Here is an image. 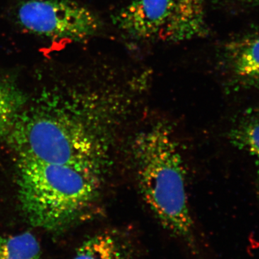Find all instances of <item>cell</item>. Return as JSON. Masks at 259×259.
Returning <instances> with one entry per match:
<instances>
[{"label": "cell", "instance_id": "cell-1", "mask_svg": "<svg viewBox=\"0 0 259 259\" xmlns=\"http://www.w3.org/2000/svg\"><path fill=\"white\" fill-rule=\"evenodd\" d=\"M136 88L110 81L88 93L79 112L37 111L17 119L13 144L19 159L110 171L112 152Z\"/></svg>", "mask_w": 259, "mask_h": 259}, {"label": "cell", "instance_id": "cell-2", "mask_svg": "<svg viewBox=\"0 0 259 259\" xmlns=\"http://www.w3.org/2000/svg\"><path fill=\"white\" fill-rule=\"evenodd\" d=\"M131 153L140 192L151 212L197 256L199 247L187 199L185 162L171 127L158 121L141 130Z\"/></svg>", "mask_w": 259, "mask_h": 259}, {"label": "cell", "instance_id": "cell-3", "mask_svg": "<svg viewBox=\"0 0 259 259\" xmlns=\"http://www.w3.org/2000/svg\"><path fill=\"white\" fill-rule=\"evenodd\" d=\"M108 173L93 168L18 159V199L32 226L66 231L93 218Z\"/></svg>", "mask_w": 259, "mask_h": 259}, {"label": "cell", "instance_id": "cell-4", "mask_svg": "<svg viewBox=\"0 0 259 259\" xmlns=\"http://www.w3.org/2000/svg\"><path fill=\"white\" fill-rule=\"evenodd\" d=\"M15 16L27 32L52 40L83 41L102 28L94 12L73 0H26L18 5Z\"/></svg>", "mask_w": 259, "mask_h": 259}, {"label": "cell", "instance_id": "cell-5", "mask_svg": "<svg viewBox=\"0 0 259 259\" xmlns=\"http://www.w3.org/2000/svg\"><path fill=\"white\" fill-rule=\"evenodd\" d=\"M218 65L229 90L259 93V23L250 24L223 42Z\"/></svg>", "mask_w": 259, "mask_h": 259}, {"label": "cell", "instance_id": "cell-6", "mask_svg": "<svg viewBox=\"0 0 259 259\" xmlns=\"http://www.w3.org/2000/svg\"><path fill=\"white\" fill-rule=\"evenodd\" d=\"M171 8L172 0H131L112 20L115 26L133 40L162 39Z\"/></svg>", "mask_w": 259, "mask_h": 259}, {"label": "cell", "instance_id": "cell-7", "mask_svg": "<svg viewBox=\"0 0 259 259\" xmlns=\"http://www.w3.org/2000/svg\"><path fill=\"white\" fill-rule=\"evenodd\" d=\"M141 253L134 235L125 230L112 228L87 238L72 259H139Z\"/></svg>", "mask_w": 259, "mask_h": 259}, {"label": "cell", "instance_id": "cell-8", "mask_svg": "<svg viewBox=\"0 0 259 259\" xmlns=\"http://www.w3.org/2000/svg\"><path fill=\"white\" fill-rule=\"evenodd\" d=\"M206 3L207 0H172L171 16L162 40L180 42L206 36Z\"/></svg>", "mask_w": 259, "mask_h": 259}, {"label": "cell", "instance_id": "cell-9", "mask_svg": "<svg viewBox=\"0 0 259 259\" xmlns=\"http://www.w3.org/2000/svg\"><path fill=\"white\" fill-rule=\"evenodd\" d=\"M230 144L254 159L259 172V105L238 113L227 132Z\"/></svg>", "mask_w": 259, "mask_h": 259}, {"label": "cell", "instance_id": "cell-10", "mask_svg": "<svg viewBox=\"0 0 259 259\" xmlns=\"http://www.w3.org/2000/svg\"><path fill=\"white\" fill-rule=\"evenodd\" d=\"M41 248L32 233L0 236V259H41Z\"/></svg>", "mask_w": 259, "mask_h": 259}, {"label": "cell", "instance_id": "cell-11", "mask_svg": "<svg viewBox=\"0 0 259 259\" xmlns=\"http://www.w3.org/2000/svg\"><path fill=\"white\" fill-rule=\"evenodd\" d=\"M23 103V94L18 89L0 80V138L13 128Z\"/></svg>", "mask_w": 259, "mask_h": 259}, {"label": "cell", "instance_id": "cell-12", "mask_svg": "<svg viewBox=\"0 0 259 259\" xmlns=\"http://www.w3.org/2000/svg\"><path fill=\"white\" fill-rule=\"evenodd\" d=\"M214 2L234 8L238 13L248 16L259 14V0H214Z\"/></svg>", "mask_w": 259, "mask_h": 259}]
</instances>
